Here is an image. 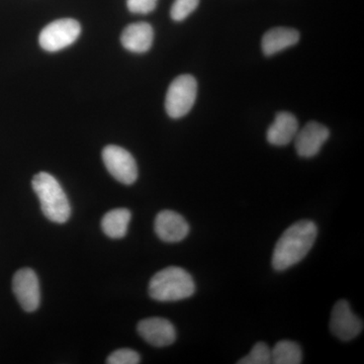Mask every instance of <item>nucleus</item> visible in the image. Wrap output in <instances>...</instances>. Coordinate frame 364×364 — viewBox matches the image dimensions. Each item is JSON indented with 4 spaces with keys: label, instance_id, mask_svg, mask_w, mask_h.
Returning a JSON list of instances; mask_svg holds the SVG:
<instances>
[{
    "label": "nucleus",
    "instance_id": "f257e3e1",
    "mask_svg": "<svg viewBox=\"0 0 364 364\" xmlns=\"http://www.w3.org/2000/svg\"><path fill=\"white\" fill-rule=\"evenodd\" d=\"M318 228L312 221H299L287 228L273 250L272 267L284 272L308 255L317 239Z\"/></svg>",
    "mask_w": 364,
    "mask_h": 364
},
{
    "label": "nucleus",
    "instance_id": "f03ea898",
    "mask_svg": "<svg viewBox=\"0 0 364 364\" xmlns=\"http://www.w3.org/2000/svg\"><path fill=\"white\" fill-rule=\"evenodd\" d=\"M195 293V280L181 267L164 268L150 280L149 294L157 301H182Z\"/></svg>",
    "mask_w": 364,
    "mask_h": 364
},
{
    "label": "nucleus",
    "instance_id": "7ed1b4c3",
    "mask_svg": "<svg viewBox=\"0 0 364 364\" xmlns=\"http://www.w3.org/2000/svg\"><path fill=\"white\" fill-rule=\"evenodd\" d=\"M32 186L39 198L43 214L48 220L63 224L71 215L70 203L58 181L47 172H40L33 178Z\"/></svg>",
    "mask_w": 364,
    "mask_h": 364
},
{
    "label": "nucleus",
    "instance_id": "20e7f679",
    "mask_svg": "<svg viewBox=\"0 0 364 364\" xmlns=\"http://www.w3.org/2000/svg\"><path fill=\"white\" fill-rule=\"evenodd\" d=\"M198 95V82L193 75L183 74L172 81L165 98V109L172 119H181L193 109Z\"/></svg>",
    "mask_w": 364,
    "mask_h": 364
},
{
    "label": "nucleus",
    "instance_id": "39448f33",
    "mask_svg": "<svg viewBox=\"0 0 364 364\" xmlns=\"http://www.w3.org/2000/svg\"><path fill=\"white\" fill-rule=\"evenodd\" d=\"M81 33V26L73 18H60L43 28L39 36L41 47L47 52H58L73 44Z\"/></svg>",
    "mask_w": 364,
    "mask_h": 364
},
{
    "label": "nucleus",
    "instance_id": "423d86ee",
    "mask_svg": "<svg viewBox=\"0 0 364 364\" xmlns=\"http://www.w3.org/2000/svg\"><path fill=\"white\" fill-rule=\"evenodd\" d=\"M102 160L107 171L121 183L130 186L138 178V166L135 158L124 148L107 146L102 150Z\"/></svg>",
    "mask_w": 364,
    "mask_h": 364
},
{
    "label": "nucleus",
    "instance_id": "0eeeda50",
    "mask_svg": "<svg viewBox=\"0 0 364 364\" xmlns=\"http://www.w3.org/2000/svg\"><path fill=\"white\" fill-rule=\"evenodd\" d=\"M330 329L333 335L341 341H350L363 332V322L352 312L348 301L341 299L333 308Z\"/></svg>",
    "mask_w": 364,
    "mask_h": 364
},
{
    "label": "nucleus",
    "instance_id": "6e6552de",
    "mask_svg": "<svg viewBox=\"0 0 364 364\" xmlns=\"http://www.w3.org/2000/svg\"><path fill=\"white\" fill-rule=\"evenodd\" d=\"M13 291L26 312H35L41 303L40 282L31 268L18 270L13 279Z\"/></svg>",
    "mask_w": 364,
    "mask_h": 364
},
{
    "label": "nucleus",
    "instance_id": "1a4fd4ad",
    "mask_svg": "<svg viewBox=\"0 0 364 364\" xmlns=\"http://www.w3.org/2000/svg\"><path fill=\"white\" fill-rule=\"evenodd\" d=\"M329 136L330 132L324 124L310 122L294 136L296 153L303 158L316 156Z\"/></svg>",
    "mask_w": 364,
    "mask_h": 364
},
{
    "label": "nucleus",
    "instance_id": "9d476101",
    "mask_svg": "<svg viewBox=\"0 0 364 364\" xmlns=\"http://www.w3.org/2000/svg\"><path fill=\"white\" fill-rule=\"evenodd\" d=\"M138 333L147 343L155 347L173 344L176 339L174 326L167 318H148L139 322Z\"/></svg>",
    "mask_w": 364,
    "mask_h": 364
},
{
    "label": "nucleus",
    "instance_id": "9b49d317",
    "mask_svg": "<svg viewBox=\"0 0 364 364\" xmlns=\"http://www.w3.org/2000/svg\"><path fill=\"white\" fill-rule=\"evenodd\" d=\"M155 232L162 241L176 243L188 237L189 225L186 220L173 210H162L155 219Z\"/></svg>",
    "mask_w": 364,
    "mask_h": 364
},
{
    "label": "nucleus",
    "instance_id": "f8f14e48",
    "mask_svg": "<svg viewBox=\"0 0 364 364\" xmlns=\"http://www.w3.org/2000/svg\"><path fill=\"white\" fill-rule=\"evenodd\" d=\"M154 41V31L148 23H132L124 28L121 36L122 45L124 49L133 53L149 51Z\"/></svg>",
    "mask_w": 364,
    "mask_h": 364
},
{
    "label": "nucleus",
    "instance_id": "ddd939ff",
    "mask_svg": "<svg viewBox=\"0 0 364 364\" xmlns=\"http://www.w3.org/2000/svg\"><path fill=\"white\" fill-rule=\"evenodd\" d=\"M298 131L299 122L293 114L287 112H279L268 128V143L273 146H286L294 141Z\"/></svg>",
    "mask_w": 364,
    "mask_h": 364
},
{
    "label": "nucleus",
    "instance_id": "4468645a",
    "mask_svg": "<svg viewBox=\"0 0 364 364\" xmlns=\"http://www.w3.org/2000/svg\"><path fill=\"white\" fill-rule=\"evenodd\" d=\"M299 38H301L299 33L294 28H284V26L272 28L263 36V53L267 56H272L277 53L282 52V50L298 44Z\"/></svg>",
    "mask_w": 364,
    "mask_h": 364
},
{
    "label": "nucleus",
    "instance_id": "2eb2a0df",
    "mask_svg": "<svg viewBox=\"0 0 364 364\" xmlns=\"http://www.w3.org/2000/svg\"><path fill=\"white\" fill-rule=\"evenodd\" d=\"M131 218V212L127 208H114V210H109L102 218V231L109 238H124L128 232Z\"/></svg>",
    "mask_w": 364,
    "mask_h": 364
},
{
    "label": "nucleus",
    "instance_id": "dca6fc26",
    "mask_svg": "<svg viewBox=\"0 0 364 364\" xmlns=\"http://www.w3.org/2000/svg\"><path fill=\"white\" fill-rule=\"evenodd\" d=\"M303 361L301 346L294 341L282 340L277 342L272 349V363L299 364Z\"/></svg>",
    "mask_w": 364,
    "mask_h": 364
},
{
    "label": "nucleus",
    "instance_id": "f3484780",
    "mask_svg": "<svg viewBox=\"0 0 364 364\" xmlns=\"http://www.w3.org/2000/svg\"><path fill=\"white\" fill-rule=\"evenodd\" d=\"M239 364H269L272 363V349L264 342H258L252 347L245 358L238 361Z\"/></svg>",
    "mask_w": 364,
    "mask_h": 364
},
{
    "label": "nucleus",
    "instance_id": "a211bd4d",
    "mask_svg": "<svg viewBox=\"0 0 364 364\" xmlns=\"http://www.w3.org/2000/svg\"><path fill=\"white\" fill-rule=\"evenodd\" d=\"M200 0H174L170 11L172 20L182 21L196 11Z\"/></svg>",
    "mask_w": 364,
    "mask_h": 364
},
{
    "label": "nucleus",
    "instance_id": "6ab92c4d",
    "mask_svg": "<svg viewBox=\"0 0 364 364\" xmlns=\"http://www.w3.org/2000/svg\"><path fill=\"white\" fill-rule=\"evenodd\" d=\"M141 363V358L138 352L132 349L123 348L112 352L107 358L109 364H138Z\"/></svg>",
    "mask_w": 364,
    "mask_h": 364
},
{
    "label": "nucleus",
    "instance_id": "aec40b11",
    "mask_svg": "<svg viewBox=\"0 0 364 364\" xmlns=\"http://www.w3.org/2000/svg\"><path fill=\"white\" fill-rule=\"evenodd\" d=\"M157 2L158 0H127V6L131 13L147 14L156 9Z\"/></svg>",
    "mask_w": 364,
    "mask_h": 364
}]
</instances>
